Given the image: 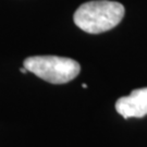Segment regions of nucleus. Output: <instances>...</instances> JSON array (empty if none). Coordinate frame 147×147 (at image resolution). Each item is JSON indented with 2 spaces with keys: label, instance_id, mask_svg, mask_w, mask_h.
Returning a JSON list of instances; mask_svg holds the SVG:
<instances>
[{
  "label": "nucleus",
  "instance_id": "nucleus-1",
  "mask_svg": "<svg viewBox=\"0 0 147 147\" xmlns=\"http://www.w3.org/2000/svg\"><path fill=\"white\" fill-rule=\"evenodd\" d=\"M124 7L120 2L94 0L81 5L75 11V25L88 34H100L116 27L124 16Z\"/></svg>",
  "mask_w": 147,
  "mask_h": 147
},
{
  "label": "nucleus",
  "instance_id": "nucleus-2",
  "mask_svg": "<svg viewBox=\"0 0 147 147\" xmlns=\"http://www.w3.org/2000/svg\"><path fill=\"white\" fill-rule=\"evenodd\" d=\"M24 68L51 84H65L80 74L81 65L71 58L58 56H34L24 60Z\"/></svg>",
  "mask_w": 147,
  "mask_h": 147
},
{
  "label": "nucleus",
  "instance_id": "nucleus-3",
  "mask_svg": "<svg viewBox=\"0 0 147 147\" xmlns=\"http://www.w3.org/2000/svg\"><path fill=\"white\" fill-rule=\"evenodd\" d=\"M116 110L124 119L145 117L147 115V87L134 89L129 96L119 98L116 102Z\"/></svg>",
  "mask_w": 147,
  "mask_h": 147
},
{
  "label": "nucleus",
  "instance_id": "nucleus-4",
  "mask_svg": "<svg viewBox=\"0 0 147 147\" xmlns=\"http://www.w3.org/2000/svg\"><path fill=\"white\" fill-rule=\"evenodd\" d=\"M20 72H21V73H27L28 71H27L26 68H21L20 69Z\"/></svg>",
  "mask_w": 147,
  "mask_h": 147
},
{
  "label": "nucleus",
  "instance_id": "nucleus-5",
  "mask_svg": "<svg viewBox=\"0 0 147 147\" xmlns=\"http://www.w3.org/2000/svg\"><path fill=\"white\" fill-rule=\"evenodd\" d=\"M82 86H83V88H87V85H86V84H83Z\"/></svg>",
  "mask_w": 147,
  "mask_h": 147
}]
</instances>
